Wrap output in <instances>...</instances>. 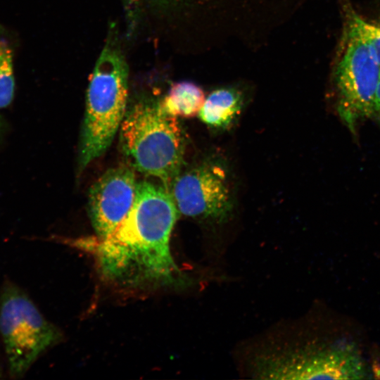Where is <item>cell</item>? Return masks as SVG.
<instances>
[{
  "label": "cell",
  "instance_id": "cell-1",
  "mask_svg": "<svg viewBox=\"0 0 380 380\" xmlns=\"http://www.w3.org/2000/svg\"><path fill=\"white\" fill-rule=\"evenodd\" d=\"M179 213L163 184L137 182L127 216L113 233L92 243L102 276L132 290L182 285L185 279L170 248Z\"/></svg>",
  "mask_w": 380,
  "mask_h": 380
},
{
  "label": "cell",
  "instance_id": "cell-2",
  "mask_svg": "<svg viewBox=\"0 0 380 380\" xmlns=\"http://www.w3.org/2000/svg\"><path fill=\"white\" fill-rule=\"evenodd\" d=\"M120 145L132 167L158 178L170 189L181 171L185 139L176 117L160 101L144 99L126 111Z\"/></svg>",
  "mask_w": 380,
  "mask_h": 380
},
{
  "label": "cell",
  "instance_id": "cell-3",
  "mask_svg": "<svg viewBox=\"0 0 380 380\" xmlns=\"http://www.w3.org/2000/svg\"><path fill=\"white\" fill-rule=\"evenodd\" d=\"M128 69L115 45L108 44L91 75L79 153L82 170L110 146L126 113Z\"/></svg>",
  "mask_w": 380,
  "mask_h": 380
},
{
  "label": "cell",
  "instance_id": "cell-4",
  "mask_svg": "<svg viewBox=\"0 0 380 380\" xmlns=\"http://www.w3.org/2000/svg\"><path fill=\"white\" fill-rule=\"evenodd\" d=\"M263 379H363L369 372L357 347L338 341L295 351L261 355L255 364Z\"/></svg>",
  "mask_w": 380,
  "mask_h": 380
},
{
  "label": "cell",
  "instance_id": "cell-5",
  "mask_svg": "<svg viewBox=\"0 0 380 380\" xmlns=\"http://www.w3.org/2000/svg\"><path fill=\"white\" fill-rule=\"evenodd\" d=\"M344 26L334 80L338 111L352 126L374 114L380 80V64L351 19L343 13Z\"/></svg>",
  "mask_w": 380,
  "mask_h": 380
},
{
  "label": "cell",
  "instance_id": "cell-6",
  "mask_svg": "<svg viewBox=\"0 0 380 380\" xmlns=\"http://www.w3.org/2000/svg\"><path fill=\"white\" fill-rule=\"evenodd\" d=\"M0 332L12 376H23L61 334L17 287L6 286L0 300Z\"/></svg>",
  "mask_w": 380,
  "mask_h": 380
},
{
  "label": "cell",
  "instance_id": "cell-7",
  "mask_svg": "<svg viewBox=\"0 0 380 380\" xmlns=\"http://www.w3.org/2000/svg\"><path fill=\"white\" fill-rule=\"evenodd\" d=\"M170 191L183 215L220 222L233 208V198L225 169L215 162H205L174 179Z\"/></svg>",
  "mask_w": 380,
  "mask_h": 380
},
{
  "label": "cell",
  "instance_id": "cell-8",
  "mask_svg": "<svg viewBox=\"0 0 380 380\" xmlns=\"http://www.w3.org/2000/svg\"><path fill=\"white\" fill-rule=\"evenodd\" d=\"M137 180L134 169L122 165L106 171L91 186L88 213L98 238L114 232L134 202Z\"/></svg>",
  "mask_w": 380,
  "mask_h": 380
},
{
  "label": "cell",
  "instance_id": "cell-9",
  "mask_svg": "<svg viewBox=\"0 0 380 380\" xmlns=\"http://www.w3.org/2000/svg\"><path fill=\"white\" fill-rule=\"evenodd\" d=\"M242 106V99L238 91L232 89H219L205 99L198 115L208 127L225 129L239 115Z\"/></svg>",
  "mask_w": 380,
  "mask_h": 380
},
{
  "label": "cell",
  "instance_id": "cell-10",
  "mask_svg": "<svg viewBox=\"0 0 380 380\" xmlns=\"http://www.w3.org/2000/svg\"><path fill=\"white\" fill-rule=\"evenodd\" d=\"M205 100L203 89L191 82L174 84L160 101L163 110L175 117L185 118L198 115Z\"/></svg>",
  "mask_w": 380,
  "mask_h": 380
},
{
  "label": "cell",
  "instance_id": "cell-11",
  "mask_svg": "<svg viewBox=\"0 0 380 380\" xmlns=\"http://www.w3.org/2000/svg\"><path fill=\"white\" fill-rule=\"evenodd\" d=\"M15 91L13 51L8 42L0 39V109L9 106Z\"/></svg>",
  "mask_w": 380,
  "mask_h": 380
},
{
  "label": "cell",
  "instance_id": "cell-12",
  "mask_svg": "<svg viewBox=\"0 0 380 380\" xmlns=\"http://www.w3.org/2000/svg\"><path fill=\"white\" fill-rule=\"evenodd\" d=\"M343 3V13L357 27L380 64V25L367 21L353 10L348 2Z\"/></svg>",
  "mask_w": 380,
  "mask_h": 380
},
{
  "label": "cell",
  "instance_id": "cell-13",
  "mask_svg": "<svg viewBox=\"0 0 380 380\" xmlns=\"http://www.w3.org/2000/svg\"><path fill=\"white\" fill-rule=\"evenodd\" d=\"M374 114L380 118V80L376 95Z\"/></svg>",
  "mask_w": 380,
  "mask_h": 380
},
{
  "label": "cell",
  "instance_id": "cell-14",
  "mask_svg": "<svg viewBox=\"0 0 380 380\" xmlns=\"http://www.w3.org/2000/svg\"><path fill=\"white\" fill-rule=\"evenodd\" d=\"M1 119H0V128H1Z\"/></svg>",
  "mask_w": 380,
  "mask_h": 380
}]
</instances>
